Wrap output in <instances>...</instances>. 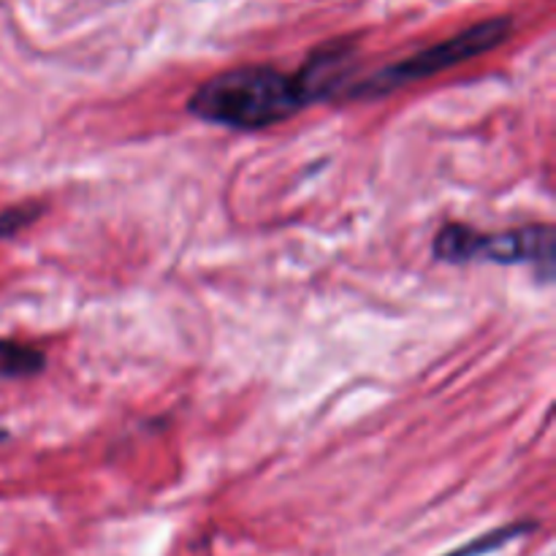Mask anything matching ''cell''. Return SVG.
<instances>
[{
	"mask_svg": "<svg viewBox=\"0 0 556 556\" xmlns=\"http://www.w3.org/2000/svg\"><path fill=\"white\" fill-rule=\"evenodd\" d=\"M313 106L299 71L275 65H239L220 71L195 87L188 112L210 125L231 130H264Z\"/></svg>",
	"mask_w": 556,
	"mask_h": 556,
	"instance_id": "cell-1",
	"label": "cell"
},
{
	"mask_svg": "<svg viewBox=\"0 0 556 556\" xmlns=\"http://www.w3.org/2000/svg\"><path fill=\"white\" fill-rule=\"evenodd\" d=\"M514 33V20L510 16H494V20H483L478 25L465 27L456 36L445 38V41L432 43V47L421 49V52L410 54V58L400 60V63L383 65V68L372 71L367 76H358L348 85L345 101H375V98L391 96V92L402 90L407 85L429 79L434 74L456 68V65L476 60L481 54L492 52V49L503 47Z\"/></svg>",
	"mask_w": 556,
	"mask_h": 556,
	"instance_id": "cell-2",
	"label": "cell"
},
{
	"mask_svg": "<svg viewBox=\"0 0 556 556\" xmlns=\"http://www.w3.org/2000/svg\"><path fill=\"white\" fill-rule=\"evenodd\" d=\"M434 258L448 264H530L543 277L554 275V228L541 226L514 228V231L481 233L462 223H448L434 237Z\"/></svg>",
	"mask_w": 556,
	"mask_h": 556,
	"instance_id": "cell-3",
	"label": "cell"
},
{
	"mask_svg": "<svg viewBox=\"0 0 556 556\" xmlns=\"http://www.w3.org/2000/svg\"><path fill=\"white\" fill-rule=\"evenodd\" d=\"M47 367V353L20 340H0V380L33 378Z\"/></svg>",
	"mask_w": 556,
	"mask_h": 556,
	"instance_id": "cell-4",
	"label": "cell"
},
{
	"mask_svg": "<svg viewBox=\"0 0 556 556\" xmlns=\"http://www.w3.org/2000/svg\"><path fill=\"white\" fill-rule=\"evenodd\" d=\"M532 530H538V521H514V525H503L497 527V530L492 532H483L481 538H476V541L465 543V546L459 548H451L448 554L443 556H486V554H494V552H503L508 543L519 541V538L530 535Z\"/></svg>",
	"mask_w": 556,
	"mask_h": 556,
	"instance_id": "cell-5",
	"label": "cell"
},
{
	"mask_svg": "<svg viewBox=\"0 0 556 556\" xmlns=\"http://www.w3.org/2000/svg\"><path fill=\"white\" fill-rule=\"evenodd\" d=\"M38 215H41V206L36 204L11 206V210L0 212V242H3V239L16 237V233H20L22 228L30 226Z\"/></svg>",
	"mask_w": 556,
	"mask_h": 556,
	"instance_id": "cell-6",
	"label": "cell"
},
{
	"mask_svg": "<svg viewBox=\"0 0 556 556\" xmlns=\"http://www.w3.org/2000/svg\"><path fill=\"white\" fill-rule=\"evenodd\" d=\"M5 438H9V432H5V429H0V443H3Z\"/></svg>",
	"mask_w": 556,
	"mask_h": 556,
	"instance_id": "cell-7",
	"label": "cell"
}]
</instances>
